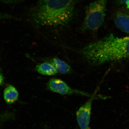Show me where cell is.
Masks as SVG:
<instances>
[{"mask_svg": "<svg viewBox=\"0 0 129 129\" xmlns=\"http://www.w3.org/2000/svg\"><path fill=\"white\" fill-rule=\"evenodd\" d=\"M79 53L92 66L129 58V36L119 37L110 35L86 45Z\"/></svg>", "mask_w": 129, "mask_h": 129, "instance_id": "obj_1", "label": "cell"}, {"mask_svg": "<svg viewBox=\"0 0 129 129\" xmlns=\"http://www.w3.org/2000/svg\"><path fill=\"white\" fill-rule=\"evenodd\" d=\"M77 0H44L39 2L34 19L38 25L58 27L66 25L74 15Z\"/></svg>", "mask_w": 129, "mask_h": 129, "instance_id": "obj_2", "label": "cell"}, {"mask_svg": "<svg viewBox=\"0 0 129 129\" xmlns=\"http://www.w3.org/2000/svg\"><path fill=\"white\" fill-rule=\"evenodd\" d=\"M107 1L96 0L86 7L81 28L83 31L95 32L103 24L106 17Z\"/></svg>", "mask_w": 129, "mask_h": 129, "instance_id": "obj_3", "label": "cell"}, {"mask_svg": "<svg viewBox=\"0 0 129 129\" xmlns=\"http://www.w3.org/2000/svg\"><path fill=\"white\" fill-rule=\"evenodd\" d=\"M47 88L49 90L54 93L61 95H77L94 98L95 99L106 98L104 96H100L95 94H91L88 92L73 89L67 83L60 79L52 78L47 83Z\"/></svg>", "mask_w": 129, "mask_h": 129, "instance_id": "obj_4", "label": "cell"}, {"mask_svg": "<svg viewBox=\"0 0 129 129\" xmlns=\"http://www.w3.org/2000/svg\"><path fill=\"white\" fill-rule=\"evenodd\" d=\"M94 99V98H90L76 111V120L80 129H89L92 102Z\"/></svg>", "mask_w": 129, "mask_h": 129, "instance_id": "obj_5", "label": "cell"}, {"mask_svg": "<svg viewBox=\"0 0 129 129\" xmlns=\"http://www.w3.org/2000/svg\"><path fill=\"white\" fill-rule=\"evenodd\" d=\"M114 21L118 28L129 34V9L122 7L116 11Z\"/></svg>", "mask_w": 129, "mask_h": 129, "instance_id": "obj_6", "label": "cell"}, {"mask_svg": "<svg viewBox=\"0 0 129 129\" xmlns=\"http://www.w3.org/2000/svg\"><path fill=\"white\" fill-rule=\"evenodd\" d=\"M46 61L51 63L56 70L58 73L62 74H68L71 73L72 69L71 67L66 62L58 58L53 57L47 59Z\"/></svg>", "mask_w": 129, "mask_h": 129, "instance_id": "obj_7", "label": "cell"}, {"mask_svg": "<svg viewBox=\"0 0 129 129\" xmlns=\"http://www.w3.org/2000/svg\"><path fill=\"white\" fill-rule=\"evenodd\" d=\"M35 69L40 74L45 76H53L58 73L54 66L47 61L37 64Z\"/></svg>", "mask_w": 129, "mask_h": 129, "instance_id": "obj_8", "label": "cell"}, {"mask_svg": "<svg viewBox=\"0 0 129 129\" xmlns=\"http://www.w3.org/2000/svg\"><path fill=\"white\" fill-rule=\"evenodd\" d=\"M3 95L6 103L8 104H12L17 101L19 93L14 86L9 85L6 87L4 90Z\"/></svg>", "mask_w": 129, "mask_h": 129, "instance_id": "obj_9", "label": "cell"}, {"mask_svg": "<svg viewBox=\"0 0 129 129\" xmlns=\"http://www.w3.org/2000/svg\"><path fill=\"white\" fill-rule=\"evenodd\" d=\"M116 3L122 7L129 9V0H115Z\"/></svg>", "mask_w": 129, "mask_h": 129, "instance_id": "obj_10", "label": "cell"}, {"mask_svg": "<svg viewBox=\"0 0 129 129\" xmlns=\"http://www.w3.org/2000/svg\"><path fill=\"white\" fill-rule=\"evenodd\" d=\"M8 116L6 112L0 114V124L8 121Z\"/></svg>", "mask_w": 129, "mask_h": 129, "instance_id": "obj_11", "label": "cell"}, {"mask_svg": "<svg viewBox=\"0 0 129 129\" xmlns=\"http://www.w3.org/2000/svg\"><path fill=\"white\" fill-rule=\"evenodd\" d=\"M4 76L2 74L0 73V86H1L4 83Z\"/></svg>", "mask_w": 129, "mask_h": 129, "instance_id": "obj_12", "label": "cell"}, {"mask_svg": "<svg viewBox=\"0 0 129 129\" xmlns=\"http://www.w3.org/2000/svg\"><path fill=\"white\" fill-rule=\"evenodd\" d=\"M1 1H3L6 2H11L13 1H16V0H1Z\"/></svg>", "mask_w": 129, "mask_h": 129, "instance_id": "obj_13", "label": "cell"}, {"mask_svg": "<svg viewBox=\"0 0 129 129\" xmlns=\"http://www.w3.org/2000/svg\"><path fill=\"white\" fill-rule=\"evenodd\" d=\"M44 1V0H39V2H41L42 1Z\"/></svg>", "mask_w": 129, "mask_h": 129, "instance_id": "obj_14", "label": "cell"}]
</instances>
